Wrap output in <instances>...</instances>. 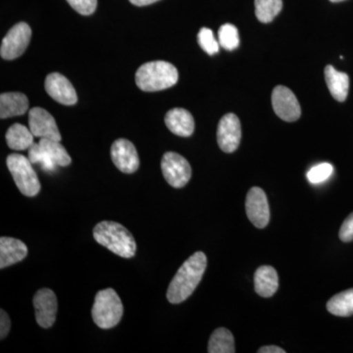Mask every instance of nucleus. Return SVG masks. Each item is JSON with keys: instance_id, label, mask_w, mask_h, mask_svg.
I'll use <instances>...</instances> for the list:
<instances>
[{"instance_id": "f257e3e1", "label": "nucleus", "mask_w": 353, "mask_h": 353, "mask_svg": "<svg viewBox=\"0 0 353 353\" xmlns=\"http://www.w3.org/2000/svg\"><path fill=\"white\" fill-rule=\"evenodd\" d=\"M208 267V257L203 252L194 253L183 262L171 281L167 290V299L172 304L182 303L192 296L201 282Z\"/></svg>"}, {"instance_id": "f03ea898", "label": "nucleus", "mask_w": 353, "mask_h": 353, "mask_svg": "<svg viewBox=\"0 0 353 353\" xmlns=\"http://www.w3.org/2000/svg\"><path fill=\"white\" fill-rule=\"evenodd\" d=\"M94 240L123 259L136 255L137 243L131 232L117 222L102 221L94 228Z\"/></svg>"}, {"instance_id": "7ed1b4c3", "label": "nucleus", "mask_w": 353, "mask_h": 353, "mask_svg": "<svg viewBox=\"0 0 353 353\" xmlns=\"http://www.w3.org/2000/svg\"><path fill=\"white\" fill-rule=\"evenodd\" d=\"M178 70L166 61H152L141 65L136 73V83L143 92H154L172 88L178 83Z\"/></svg>"}, {"instance_id": "20e7f679", "label": "nucleus", "mask_w": 353, "mask_h": 353, "mask_svg": "<svg viewBox=\"0 0 353 353\" xmlns=\"http://www.w3.org/2000/svg\"><path fill=\"white\" fill-rule=\"evenodd\" d=\"M124 307L117 292L113 289L99 290L92 305V320L101 329L114 328L122 319Z\"/></svg>"}, {"instance_id": "39448f33", "label": "nucleus", "mask_w": 353, "mask_h": 353, "mask_svg": "<svg viewBox=\"0 0 353 353\" xmlns=\"http://www.w3.org/2000/svg\"><path fill=\"white\" fill-rule=\"evenodd\" d=\"M6 164L20 192L28 197L38 196L41 182L29 158L19 153H12L7 157Z\"/></svg>"}, {"instance_id": "423d86ee", "label": "nucleus", "mask_w": 353, "mask_h": 353, "mask_svg": "<svg viewBox=\"0 0 353 353\" xmlns=\"http://www.w3.org/2000/svg\"><path fill=\"white\" fill-rule=\"evenodd\" d=\"M161 170L171 187L181 189L192 178V167L188 160L176 152H166L161 159Z\"/></svg>"}, {"instance_id": "0eeeda50", "label": "nucleus", "mask_w": 353, "mask_h": 353, "mask_svg": "<svg viewBox=\"0 0 353 353\" xmlns=\"http://www.w3.org/2000/svg\"><path fill=\"white\" fill-rule=\"evenodd\" d=\"M32 38V29L27 23L20 22L13 26L2 39L0 54L6 60L20 57L27 50Z\"/></svg>"}, {"instance_id": "6e6552de", "label": "nucleus", "mask_w": 353, "mask_h": 353, "mask_svg": "<svg viewBox=\"0 0 353 353\" xmlns=\"http://www.w3.org/2000/svg\"><path fill=\"white\" fill-rule=\"evenodd\" d=\"M272 105L278 117L285 122H296L301 118V104L296 94L284 85H278L272 92Z\"/></svg>"}, {"instance_id": "1a4fd4ad", "label": "nucleus", "mask_w": 353, "mask_h": 353, "mask_svg": "<svg viewBox=\"0 0 353 353\" xmlns=\"http://www.w3.org/2000/svg\"><path fill=\"white\" fill-rule=\"evenodd\" d=\"M34 314L39 326L48 329L57 321L58 303L57 294L50 289H41L34 294L32 299Z\"/></svg>"}, {"instance_id": "9d476101", "label": "nucleus", "mask_w": 353, "mask_h": 353, "mask_svg": "<svg viewBox=\"0 0 353 353\" xmlns=\"http://www.w3.org/2000/svg\"><path fill=\"white\" fill-rule=\"evenodd\" d=\"M241 125L236 114L228 113L223 116L218 124L217 141L222 152L233 153L240 146Z\"/></svg>"}, {"instance_id": "9b49d317", "label": "nucleus", "mask_w": 353, "mask_h": 353, "mask_svg": "<svg viewBox=\"0 0 353 353\" xmlns=\"http://www.w3.org/2000/svg\"><path fill=\"white\" fill-rule=\"evenodd\" d=\"M246 215L259 229H264L270 221V208L264 190L254 187L250 190L245 201Z\"/></svg>"}, {"instance_id": "f8f14e48", "label": "nucleus", "mask_w": 353, "mask_h": 353, "mask_svg": "<svg viewBox=\"0 0 353 353\" xmlns=\"http://www.w3.org/2000/svg\"><path fill=\"white\" fill-rule=\"evenodd\" d=\"M29 128L36 138L61 141L54 118L46 109L34 108L29 112Z\"/></svg>"}, {"instance_id": "ddd939ff", "label": "nucleus", "mask_w": 353, "mask_h": 353, "mask_svg": "<svg viewBox=\"0 0 353 353\" xmlns=\"http://www.w3.org/2000/svg\"><path fill=\"white\" fill-rule=\"evenodd\" d=\"M111 158L114 165L122 173L132 174L138 171L139 158L136 146L126 139L114 141L111 146Z\"/></svg>"}, {"instance_id": "4468645a", "label": "nucleus", "mask_w": 353, "mask_h": 353, "mask_svg": "<svg viewBox=\"0 0 353 353\" xmlns=\"http://www.w3.org/2000/svg\"><path fill=\"white\" fill-rule=\"evenodd\" d=\"M46 92L55 101L63 105H75L78 102L75 88L71 82L60 73H51L48 75L44 83Z\"/></svg>"}, {"instance_id": "2eb2a0df", "label": "nucleus", "mask_w": 353, "mask_h": 353, "mask_svg": "<svg viewBox=\"0 0 353 353\" xmlns=\"http://www.w3.org/2000/svg\"><path fill=\"white\" fill-rule=\"evenodd\" d=\"M165 124L174 134L183 138L192 136L194 132V119L189 111L174 108L165 116Z\"/></svg>"}, {"instance_id": "dca6fc26", "label": "nucleus", "mask_w": 353, "mask_h": 353, "mask_svg": "<svg viewBox=\"0 0 353 353\" xmlns=\"http://www.w3.org/2000/svg\"><path fill=\"white\" fill-rule=\"evenodd\" d=\"M28 255L27 245L17 239L0 238V268L4 269L24 260Z\"/></svg>"}, {"instance_id": "f3484780", "label": "nucleus", "mask_w": 353, "mask_h": 353, "mask_svg": "<svg viewBox=\"0 0 353 353\" xmlns=\"http://www.w3.org/2000/svg\"><path fill=\"white\" fill-rule=\"evenodd\" d=\"M29 108V101L22 92H6L0 95V118L24 115Z\"/></svg>"}, {"instance_id": "a211bd4d", "label": "nucleus", "mask_w": 353, "mask_h": 353, "mask_svg": "<svg viewBox=\"0 0 353 353\" xmlns=\"http://www.w3.org/2000/svg\"><path fill=\"white\" fill-rule=\"evenodd\" d=\"M279 288L277 271L272 266H261L254 274V290L262 297H271Z\"/></svg>"}, {"instance_id": "6ab92c4d", "label": "nucleus", "mask_w": 353, "mask_h": 353, "mask_svg": "<svg viewBox=\"0 0 353 353\" xmlns=\"http://www.w3.org/2000/svg\"><path fill=\"white\" fill-rule=\"evenodd\" d=\"M325 80L332 97L336 101L343 102L347 99L350 90V77L343 72H339L332 65L325 68Z\"/></svg>"}, {"instance_id": "aec40b11", "label": "nucleus", "mask_w": 353, "mask_h": 353, "mask_svg": "<svg viewBox=\"0 0 353 353\" xmlns=\"http://www.w3.org/2000/svg\"><path fill=\"white\" fill-rule=\"evenodd\" d=\"M34 136L31 130L24 125L15 123L6 132V143L9 148L13 150H29L34 143Z\"/></svg>"}, {"instance_id": "412c9836", "label": "nucleus", "mask_w": 353, "mask_h": 353, "mask_svg": "<svg viewBox=\"0 0 353 353\" xmlns=\"http://www.w3.org/2000/svg\"><path fill=\"white\" fill-rule=\"evenodd\" d=\"M209 353H234V339L233 334L226 328H218L209 339Z\"/></svg>"}, {"instance_id": "4be33fe9", "label": "nucleus", "mask_w": 353, "mask_h": 353, "mask_svg": "<svg viewBox=\"0 0 353 353\" xmlns=\"http://www.w3.org/2000/svg\"><path fill=\"white\" fill-rule=\"evenodd\" d=\"M327 309L331 314L340 317L353 315V289L345 290L332 297L327 303Z\"/></svg>"}, {"instance_id": "5701e85b", "label": "nucleus", "mask_w": 353, "mask_h": 353, "mask_svg": "<svg viewBox=\"0 0 353 353\" xmlns=\"http://www.w3.org/2000/svg\"><path fill=\"white\" fill-rule=\"evenodd\" d=\"M39 143L57 166L67 167L71 164V157H70L67 150H65L64 146L60 143V141L41 139Z\"/></svg>"}, {"instance_id": "b1692460", "label": "nucleus", "mask_w": 353, "mask_h": 353, "mask_svg": "<svg viewBox=\"0 0 353 353\" xmlns=\"http://www.w3.org/2000/svg\"><path fill=\"white\" fill-rule=\"evenodd\" d=\"M255 15L261 23H270L283 8L282 0H254Z\"/></svg>"}, {"instance_id": "393cba45", "label": "nucleus", "mask_w": 353, "mask_h": 353, "mask_svg": "<svg viewBox=\"0 0 353 353\" xmlns=\"http://www.w3.org/2000/svg\"><path fill=\"white\" fill-rule=\"evenodd\" d=\"M218 39L220 46L225 50L231 51L236 50L240 46V36L236 26L225 24L221 26L218 32Z\"/></svg>"}, {"instance_id": "a878e982", "label": "nucleus", "mask_w": 353, "mask_h": 353, "mask_svg": "<svg viewBox=\"0 0 353 353\" xmlns=\"http://www.w3.org/2000/svg\"><path fill=\"white\" fill-rule=\"evenodd\" d=\"M29 158L32 164H41L44 171L51 172L57 169V165L51 160L39 143H32L29 148Z\"/></svg>"}, {"instance_id": "bb28decb", "label": "nucleus", "mask_w": 353, "mask_h": 353, "mask_svg": "<svg viewBox=\"0 0 353 353\" xmlns=\"http://www.w3.org/2000/svg\"><path fill=\"white\" fill-rule=\"evenodd\" d=\"M199 46L209 55L219 52V41H216L213 32L208 28H202L197 34Z\"/></svg>"}, {"instance_id": "cd10ccee", "label": "nucleus", "mask_w": 353, "mask_h": 353, "mask_svg": "<svg viewBox=\"0 0 353 353\" xmlns=\"http://www.w3.org/2000/svg\"><path fill=\"white\" fill-rule=\"evenodd\" d=\"M334 172V167L330 163L316 165L307 173V179L311 183H320L328 180Z\"/></svg>"}, {"instance_id": "c85d7f7f", "label": "nucleus", "mask_w": 353, "mask_h": 353, "mask_svg": "<svg viewBox=\"0 0 353 353\" xmlns=\"http://www.w3.org/2000/svg\"><path fill=\"white\" fill-rule=\"evenodd\" d=\"M67 2L81 15H92L97 10V0H67Z\"/></svg>"}, {"instance_id": "c756f323", "label": "nucleus", "mask_w": 353, "mask_h": 353, "mask_svg": "<svg viewBox=\"0 0 353 353\" xmlns=\"http://www.w3.org/2000/svg\"><path fill=\"white\" fill-rule=\"evenodd\" d=\"M339 236H340L341 241H343V243H350V241H353V212L348 215L347 219L343 221Z\"/></svg>"}, {"instance_id": "7c9ffc66", "label": "nucleus", "mask_w": 353, "mask_h": 353, "mask_svg": "<svg viewBox=\"0 0 353 353\" xmlns=\"http://www.w3.org/2000/svg\"><path fill=\"white\" fill-rule=\"evenodd\" d=\"M11 329V321L6 311L1 309L0 311V339L4 340L8 336Z\"/></svg>"}, {"instance_id": "2f4dec72", "label": "nucleus", "mask_w": 353, "mask_h": 353, "mask_svg": "<svg viewBox=\"0 0 353 353\" xmlns=\"http://www.w3.org/2000/svg\"><path fill=\"white\" fill-rule=\"evenodd\" d=\"M259 353H285V350L276 345H266V347H260Z\"/></svg>"}, {"instance_id": "473e14b6", "label": "nucleus", "mask_w": 353, "mask_h": 353, "mask_svg": "<svg viewBox=\"0 0 353 353\" xmlns=\"http://www.w3.org/2000/svg\"><path fill=\"white\" fill-rule=\"evenodd\" d=\"M129 1L136 6H146L155 3V2L159 1V0H129Z\"/></svg>"}, {"instance_id": "72a5a7b5", "label": "nucleus", "mask_w": 353, "mask_h": 353, "mask_svg": "<svg viewBox=\"0 0 353 353\" xmlns=\"http://www.w3.org/2000/svg\"><path fill=\"white\" fill-rule=\"evenodd\" d=\"M330 1H331V2H341V1H343V0H330Z\"/></svg>"}]
</instances>
